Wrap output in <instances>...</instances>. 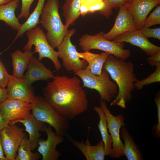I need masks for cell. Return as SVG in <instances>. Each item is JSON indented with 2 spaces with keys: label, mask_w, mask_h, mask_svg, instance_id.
Instances as JSON below:
<instances>
[{
  "label": "cell",
  "mask_w": 160,
  "mask_h": 160,
  "mask_svg": "<svg viewBox=\"0 0 160 160\" xmlns=\"http://www.w3.org/2000/svg\"><path fill=\"white\" fill-rule=\"evenodd\" d=\"M43 90L44 98L60 114L71 120L86 111L88 101L80 80L76 76H55Z\"/></svg>",
  "instance_id": "6da1fadb"
},
{
  "label": "cell",
  "mask_w": 160,
  "mask_h": 160,
  "mask_svg": "<svg viewBox=\"0 0 160 160\" xmlns=\"http://www.w3.org/2000/svg\"><path fill=\"white\" fill-rule=\"evenodd\" d=\"M125 60L109 54L103 67V69L116 82L118 88V93L110 105H117L123 108H126L127 102L131 100L134 84L138 80L134 73L133 64Z\"/></svg>",
  "instance_id": "7a4b0ae2"
},
{
  "label": "cell",
  "mask_w": 160,
  "mask_h": 160,
  "mask_svg": "<svg viewBox=\"0 0 160 160\" xmlns=\"http://www.w3.org/2000/svg\"><path fill=\"white\" fill-rule=\"evenodd\" d=\"M59 7L58 0H47L42 10L39 22L47 30V39L54 49L61 43L68 30L61 21L58 12Z\"/></svg>",
  "instance_id": "3957f363"
},
{
  "label": "cell",
  "mask_w": 160,
  "mask_h": 160,
  "mask_svg": "<svg viewBox=\"0 0 160 160\" xmlns=\"http://www.w3.org/2000/svg\"><path fill=\"white\" fill-rule=\"evenodd\" d=\"M78 76L83 82V87L97 91L100 100L110 102L118 93V87L116 83L111 81L109 74L102 69L101 74L97 76L92 74L90 70L85 69L73 72Z\"/></svg>",
  "instance_id": "277c9868"
},
{
  "label": "cell",
  "mask_w": 160,
  "mask_h": 160,
  "mask_svg": "<svg viewBox=\"0 0 160 160\" xmlns=\"http://www.w3.org/2000/svg\"><path fill=\"white\" fill-rule=\"evenodd\" d=\"M33 105L31 115L39 120L48 124L55 133L63 136L70 128L69 120L63 117L44 98L36 96Z\"/></svg>",
  "instance_id": "5b68a950"
},
{
  "label": "cell",
  "mask_w": 160,
  "mask_h": 160,
  "mask_svg": "<svg viewBox=\"0 0 160 160\" xmlns=\"http://www.w3.org/2000/svg\"><path fill=\"white\" fill-rule=\"evenodd\" d=\"M104 33L100 32L94 35L85 34L79 39V44L84 51L97 49L111 54L116 58L125 60L131 55L129 49H124L123 42H117L105 39Z\"/></svg>",
  "instance_id": "8992f818"
},
{
  "label": "cell",
  "mask_w": 160,
  "mask_h": 160,
  "mask_svg": "<svg viewBox=\"0 0 160 160\" xmlns=\"http://www.w3.org/2000/svg\"><path fill=\"white\" fill-rule=\"evenodd\" d=\"M26 34L28 41L23 50L31 51L32 47L34 45V52H37L39 54L38 59L41 61L44 58L50 59L52 62L56 70L59 71L62 66L58 59L57 52L54 50L49 44L43 30L37 26L27 31Z\"/></svg>",
  "instance_id": "52a82bcc"
},
{
  "label": "cell",
  "mask_w": 160,
  "mask_h": 160,
  "mask_svg": "<svg viewBox=\"0 0 160 160\" xmlns=\"http://www.w3.org/2000/svg\"><path fill=\"white\" fill-rule=\"evenodd\" d=\"M100 107L105 114L107 128L112 140V148L110 157L119 159L125 155L124 144L120 137L121 128L125 127L124 115L119 114L116 116L113 115L110 112L106 102L100 100Z\"/></svg>",
  "instance_id": "ba28073f"
},
{
  "label": "cell",
  "mask_w": 160,
  "mask_h": 160,
  "mask_svg": "<svg viewBox=\"0 0 160 160\" xmlns=\"http://www.w3.org/2000/svg\"><path fill=\"white\" fill-rule=\"evenodd\" d=\"M76 31L75 28L68 30L62 42L57 47L58 57L62 59L64 69L73 72L85 69L87 65L86 61L81 60L78 57L76 47L71 41V38Z\"/></svg>",
  "instance_id": "9c48e42d"
},
{
  "label": "cell",
  "mask_w": 160,
  "mask_h": 160,
  "mask_svg": "<svg viewBox=\"0 0 160 160\" xmlns=\"http://www.w3.org/2000/svg\"><path fill=\"white\" fill-rule=\"evenodd\" d=\"M24 129L10 121L0 132L1 142L7 160H15L19 146L26 136Z\"/></svg>",
  "instance_id": "30bf717a"
},
{
  "label": "cell",
  "mask_w": 160,
  "mask_h": 160,
  "mask_svg": "<svg viewBox=\"0 0 160 160\" xmlns=\"http://www.w3.org/2000/svg\"><path fill=\"white\" fill-rule=\"evenodd\" d=\"M45 132L47 138L39 139L37 151L42 156V160H58L61 155L56 150L57 146L64 141L63 136L57 134L52 131V127L44 124L41 131Z\"/></svg>",
  "instance_id": "8fae6325"
},
{
  "label": "cell",
  "mask_w": 160,
  "mask_h": 160,
  "mask_svg": "<svg viewBox=\"0 0 160 160\" xmlns=\"http://www.w3.org/2000/svg\"><path fill=\"white\" fill-rule=\"evenodd\" d=\"M138 29L132 15L125 6L119 8L115 23L111 30L104 33V38L109 41L113 40L118 35L126 32Z\"/></svg>",
  "instance_id": "7c38bea8"
},
{
  "label": "cell",
  "mask_w": 160,
  "mask_h": 160,
  "mask_svg": "<svg viewBox=\"0 0 160 160\" xmlns=\"http://www.w3.org/2000/svg\"><path fill=\"white\" fill-rule=\"evenodd\" d=\"M23 79L17 78L10 75L6 89L7 98L32 104L36 97L32 85L25 83Z\"/></svg>",
  "instance_id": "4fadbf2b"
},
{
  "label": "cell",
  "mask_w": 160,
  "mask_h": 160,
  "mask_svg": "<svg viewBox=\"0 0 160 160\" xmlns=\"http://www.w3.org/2000/svg\"><path fill=\"white\" fill-rule=\"evenodd\" d=\"M112 41L117 42L128 43L138 47L149 56L160 51V47L151 43L139 29L124 33Z\"/></svg>",
  "instance_id": "5bb4252c"
},
{
  "label": "cell",
  "mask_w": 160,
  "mask_h": 160,
  "mask_svg": "<svg viewBox=\"0 0 160 160\" xmlns=\"http://www.w3.org/2000/svg\"><path fill=\"white\" fill-rule=\"evenodd\" d=\"M33 105L28 102L7 98L0 105V112L10 121L23 119L31 114Z\"/></svg>",
  "instance_id": "9a60e30c"
},
{
  "label": "cell",
  "mask_w": 160,
  "mask_h": 160,
  "mask_svg": "<svg viewBox=\"0 0 160 160\" xmlns=\"http://www.w3.org/2000/svg\"><path fill=\"white\" fill-rule=\"evenodd\" d=\"M160 4V0H131L126 7L132 15L138 29L140 30L143 27L149 12Z\"/></svg>",
  "instance_id": "2e32d148"
},
{
  "label": "cell",
  "mask_w": 160,
  "mask_h": 160,
  "mask_svg": "<svg viewBox=\"0 0 160 160\" xmlns=\"http://www.w3.org/2000/svg\"><path fill=\"white\" fill-rule=\"evenodd\" d=\"M27 68L23 79L24 82L28 85H32L36 81H47L53 79L55 76L52 72L35 57L33 56L31 58Z\"/></svg>",
  "instance_id": "e0dca14e"
},
{
  "label": "cell",
  "mask_w": 160,
  "mask_h": 160,
  "mask_svg": "<svg viewBox=\"0 0 160 160\" xmlns=\"http://www.w3.org/2000/svg\"><path fill=\"white\" fill-rule=\"evenodd\" d=\"M65 135L68 140L78 149L87 160H104L105 155L104 145L102 140L95 145L90 144L88 138L84 143L77 141L73 139L67 132Z\"/></svg>",
  "instance_id": "ac0fdd59"
},
{
  "label": "cell",
  "mask_w": 160,
  "mask_h": 160,
  "mask_svg": "<svg viewBox=\"0 0 160 160\" xmlns=\"http://www.w3.org/2000/svg\"><path fill=\"white\" fill-rule=\"evenodd\" d=\"M10 122L14 123L19 122L22 124L25 128V131L28 133V140L31 151L38 148V142L41 136L40 131H41L45 123L38 120L31 114L23 119Z\"/></svg>",
  "instance_id": "d6986e66"
},
{
  "label": "cell",
  "mask_w": 160,
  "mask_h": 160,
  "mask_svg": "<svg viewBox=\"0 0 160 160\" xmlns=\"http://www.w3.org/2000/svg\"><path fill=\"white\" fill-rule=\"evenodd\" d=\"M33 52L16 50L11 54L13 66L12 75L19 79H23L25 71L33 56Z\"/></svg>",
  "instance_id": "ffe728a7"
},
{
  "label": "cell",
  "mask_w": 160,
  "mask_h": 160,
  "mask_svg": "<svg viewBox=\"0 0 160 160\" xmlns=\"http://www.w3.org/2000/svg\"><path fill=\"white\" fill-rule=\"evenodd\" d=\"M78 56L88 63L86 68L93 74L100 76L102 73L103 64L109 54L106 52L97 54L85 51L77 52Z\"/></svg>",
  "instance_id": "44dd1931"
},
{
  "label": "cell",
  "mask_w": 160,
  "mask_h": 160,
  "mask_svg": "<svg viewBox=\"0 0 160 160\" xmlns=\"http://www.w3.org/2000/svg\"><path fill=\"white\" fill-rule=\"evenodd\" d=\"M20 0H12L6 4L0 6V20L12 29L17 31L20 28L22 24L19 18L15 15L16 10L18 7Z\"/></svg>",
  "instance_id": "7402d4cb"
},
{
  "label": "cell",
  "mask_w": 160,
  "mask_h": 160,
  "mask_svg": "<svg viewBox=\"0 0 160 160\" xmlns=\"http://www.w3.org/2000/svg\"><path fill=\"white\" fill-rule=\"evenodd\" d=\"M120 137L124 141L125 155L128 160H143L141 150L134 141V138L130 134L125 127L120 129Z\"/></svg>",
  "instance_id": "603a6c76"
},
{
  "label": "cell",
  "mask_w": 160,
  "mask_h": 160,
  "mask_svg": "<svg viewBox=\"0 0 160 160\" xmlns=\"http://www.w3.org/2000/svg\"><path fill=\"white\" fill-rule=\"evenodd\" d=\"M94 110L97 113L99 117L100 120L97 127L104 143L105 155L108 156L111 151L112 140L110 135L109 133L105 114L100 106H95Z\"/></svg>",
  "instance_id": "cb8c5ba5"
},
{
  "label": "cell",
  "mask_w": 160,
  "mask_h": 160,
  "mask_svg": "<svg viewBox=\"0 0 160 160\" xmlns=\"http://www.w3.org/2000/svg\"><path fill=\"white\" fill-rule=\"evenodd\" d=\"M45 0H38V3L33 12L30 15L27 20L23 24L17 31L14 41L21 37L27 31L37 26L39 23V17L44 7Z\"/></svg>",
  "instance_id": "d4e9b609"
},
{
  "label": "cell",
  "mask_w": 160,
  "mask_h": 160,
  "mask_svg": "<svg viewBox=\"0 0 160 160\" xmlns=\"http://www.w3.org/2000/svg\"><path fill=\"white\" fill-rule=\"evenodd\" d=\"M80 0H65L63 7V15L65 19V25L67 28L73 25L80 14Z\"/></svg>",
  "instance_id": "484cf974"
},
{
  "label": "cell",
  "mask_w": 160,
  "mask_h": 160,
  "mask_svg": "<svg viewBox=\"0 0 160 160\" xmlns=\"http://www.w3.org/2000/svg\"><path fill=\"white\" fill-rule=\"evenodd\" d=\"M31 151L29 141L26 136L19 146L15 160H37L41 158L39 152L33 153Z\"/></svg>",
  "instance_id": "4316f807"
},
{
  "label": "cell",
  "mask_w": 160,
  "mask_h": 160,
  "mask_svg": "<svg viewBox=\"0 0 160 160\" xmlns=\"http://www.w3.org/2000/svg\"><path fill=\"white\" fill-rule=\"evenodd\" d=\"M80 14L82 16L87 14L100 11L105 6L103 0H80Z\"/></svg>",
  "instance_id": "83f0119b"
},
{
  "label": "cell",
  "mask_w": 160,
  "mask_h": 160,
  "mask_svg": "<svg viewBox=\"0 0 160 160\" xmlns=\"http://www.w3.org/2000/svg\"><path fill=\"white\" fill-rule=\"evenodd\" d=\"M156 67L155 71L148 76L141 80H138L135 83V87L137 90H141L145 86L160 82V64Z\"/></svg>",
  "instance_id": "f1b7e54d"
},
{
  "label": "cell",
  "mask_w": 160,
  "mask_h": 160,
  "mask_svg": "<svg viewBox=\"0 0 160 160\" xmlns=\"http://www.w3.org/2000/svg\"><path fill=\"white\" fill-rule=\"evenodd\" d=\"M160 24V5H157L152 12L145 21L143 27L149 28Z\"/></svg>",
  "instance_id": "f546056e"
},
{
  "label": "cell",
  "mask_w": 160,
  "mask_h": 160,
  "mask_svg": "<svg viewBox=\"0 0 160 160\" xmlns=\"http://www.w3.org/2000/svg\"><path fill=\"white\" fill-rule=\"evenodd\" d=\"M157 111V124L153 126L152 133L153 138H159L160 137V94L158 92L154 99Z\"/></svg>",
  "instance_id": "4dcf8cb0"
},
{
  "label": "cell",
  "mask_w": 160,
  "mask_h": 160,
  "mask_svg": "<svg viewBox=\"0 0 160 160\" xmlns=\"http://www.w3.org/2000/svg\"><path fill=\"white\" fill-rule=\"evenodd\" d=\"M131 0H103L105 7L108 10L112 11L113 8L117 9L120 7L125 6Z\"/></svg>",
  "instance_id": "1f68e13d"
},
{
  "label": "cell",
  "mask_w": 160,
  "mask_h": 160,
  "mask_svg": "<svg viewBox=\"0 0 160 160\" xmlns=\"http://www.w3.org/2000/svg\"><path fill=\"white\" fill-rule=\"evenodd\" d=\"M34 0H21L22 5L20 12L18 18H28L30 15V7Z\"/></svg>",
  "instance_id": "d6a6232c"
},
{
  "label": "cell",
  "mask_w": 160,
  "mask_h": 160,
  "mask_svg": "<svg viewBox=\"0 0 160 160\" xmlns=\"http://www.w3.org/2000/svg\"><path fill=\"white\" fill-rule=\"evenodd\" d=\"M10 75L8 73L0 58V86L1 87L5 88L8 82Z\"/></svg>",
  "instance_id": "836d02e7"
},
{
  "label": "cell",
  "mask_w": 160,
  "mask_h": 160,
  "mask_svg": "<svg viewBox=\"0 0 160 160\" xmlns=\"http://www.w3.org/2000/svg\"><path fill=\"white\" fill-rule=\"evenodd\" d=\"M140 30L147 38L152 37L160 40V28L151 29L143 27Z\"/></svg>",
  "instance_id": "e575fe53"
},
{
  "label": "cell",
  "mask_w": 160,
  "mask_h": 160,
  "mask_svg": "<svg viewBox=\"0 0 160 160\" xmlns=\"http://www.w3.org/2000/svg\"><path fill=\"white\" fill-rule=\"evenodd\" d=\"M146 60L148 64L152 67L160 64V51L149 56Z\"/></svg>",
  "instance_id": "d590c367"
},
{
  "label": "cell",
  "mask_w": 160,
  "mask_h": 160,
  "mask_svg": "<svg viewBox=\"0 0 160 160\" xmlns=\"http://www.w3.org/2000/svg\"><path fill=\"white\" fill-rule=\"evenodd\" d=\"M10 121V120L0 112V132L8 125Z\"/></svg>",
  "instance_id": "8d00e7d4"
},
{
  "label": "cell",
  "mask_w": 160,
  "mask_h": 160,
  "mask_svg": "<svg viewBox=\"0 0 160 160\" xmlns=\"http://www.w3.org/2000/svg\"><path fill=\"white\" fill-rule=\"evenodd\" d=\"M7 98L6 89L0 86V105Z\"/></svg>",
  "instance_id": "74e56055"
},
{
  "label": "cell",
  "mask_w": 160,
  "mask_h": 160,
  "mask_svg": "<svg viewBox=\"0 0 160 160\" xmlns=\"http://www.w3.org/2000/svg\"><path fill=\"white\" fill-rule=\"evenodd\" d=\"M3 149L2 145L0 132V160H7L6 157L4 155Z\"/></svg>",
  "instance_id": "f35d334b"
},
{
  "label": "cell",
  "mask_w": 160,
  "mask_h": 160,
  "mask_svg": "<svg viewBox=\"0 0 160 160\" xmlns=\"http://www.w3.org/2000/svg\"><path fill=\"white\" fill-rule=\"evenodd\" d=\"M12 0H0V6L9 3Z\"/></svg>",
  "instance_id": "ab89813d"
}]
</instances>
